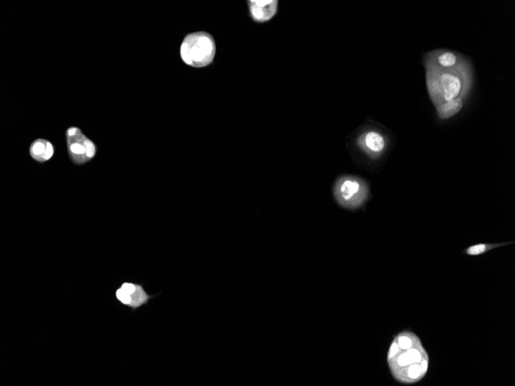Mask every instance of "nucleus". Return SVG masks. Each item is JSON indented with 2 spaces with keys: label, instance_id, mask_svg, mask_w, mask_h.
<instances>
[{
  "label": "nucleus",
  "instance_id": "12",
  "mask_svg": "<svg viewBox=\"0 0 515 386\" xmlns=\"http://www.w3.org/2000/svg\"><path fill=\"white\" fill-rule=\"evenodd\" d=\"M506 244H495V245H490V244H478V245H472L468 248L465 249V254L470 255V256H478L483 254H485L486 252L492 250V249L503 246Z\"/></svg>",
  "mask_w": 515,
  "mask_h": 386
},
{
  "label": "nucleus",
  "instance_id": "7",
  "mask_svg": "<svg viewBox=\"0 0 515 386\" xmlns=\"http://www.w3.org/2000/svg\"><path fill=\"white\" fill-rule=\"evenodd\" d=\"M248 3L251 18L255 22L269 21L277 13L278 1L276 0H252Z\"/></svg>",
  "mask_w": 515,
  "mask_h": 386
},
{
  "label": "nucleus",
  "instance_id": "5",
  "mask_svg": "<svg viewBox=\"0 0 515 386\" xmlns=\"http://www.w3.org/2000/svg\"><path fill=\"white\" fill-rule=\"evenodd\" d=\"M158 295L159 294L149 295L142 284L127 283V281L120 285L115 292L116 300L132 311L144 307Z\"/></svg>",
  "mask_w": 515,
  "mask_h": 386
},
{
  "label": "nucleus",
  "instance_id": "2",
  "mask_svg": "<svg viewBox=\"0 0 515 386\" xmlns=\"http://www.w3.org/2000/svg\"><path fill=\"white\" fill-rule=\"evenodd\" d=\"M426 87L434 107L457 99L468 98L473 86L471 63L461 67L440 70L425 68Z\"/></svg>",
  "mask_w": 515,
  "mask_h": 386
},
{
  "label": "nucleus",
  "instance_id": "4",
  "mask_svg": "<svg viewBox=\"0 0 515 386\" xmlns=\"http://www.w3.org/2000/svg\"><path fill=\"white\" fill-rule=\"evenodd\" d=\"M66 141L69 157L75 165L90 162L96 154L95 143L87 136L82 129L70 127L66 131Z\"/></svg>",
  "mask_w": 515,
  "mask_h": 386
},
{
  "label": "nucleus",
  "instance_id": "8",
  "mask_svg": "<svg viewBox=\"0 0 515 386\" xmlns=\"http://www.w3.org/2000/svg\"><path fill=\"white\" fill-rule=\"evenodd\" d=\"M32 159L39 164L49 162L54 155L53 144L46 139H38L30 144L29 148Z\"/></svg>",
  "mask_w": 515,
  "mask_h": 386
},
{
  "label": "nucleus",
  "instance_id": "3",
  "mask_svg": "<svg viewBox=\"0 0 515 386\" xmlns=\"http://www.w3.org/2000/svg\"><path fill=\"white\" fill-rule=\"evenodd\" d=\"M213 37L205 32L188 35L181 46L182 60L191 67H204L212 63L215 55Z\"/></svg>",
  "mask_w": 515,
  "mask_h": 386
},
{
  "label": "nucleus",
  "instance_id": "9",
  "mask_svg": "<svg viewBox=\"0 0 515 386\" xmlns=\"http://www.w3.org/2000/svg\"><path fill=\"white\" fill-rule=\"evenodd\" d=\"M360 146L370 154H381L386 148V140L383 136L376 131H368L362 135L359 139Z\"/></svg>",
  "mask_w": 515,
  "mask_h": 386
},
{
  "label": "nucleus",
  "instance_id": "6",
  "mask_svg": "<svg viewBox=\"0 0 515 386\" xmlns=\"http://www.w3.org/2000/svg\"><path fill=\"white\" fill-rule=\"evenodd\" d=\"M469 60L463 55L447 51L437 50L429 52L424 56L425 68L450 70L461 67L469 63Z\"/></svg>",
  "mask_w": 515,
  "mask_h": 386
},
{
  "label": "nucleus",
  "instance_id": "1",
  "mask_svg": "<svg viewBox=\"0 0 515 386\" xmlns=\"http://www.w3.org/2000/svg\"><path fill=\"white\" fill-rule=\"evenodd\" d=\"M429 361L428 352L414 333L402 332L393 340L388 363L398 382L407 385L419 382L428 372Z\"/></svg>",
  "mask_w": 515,
  "mask_h": 386
},
{
  "label": "nucleus",
  "instance_id": "10",
  "mask_svg": "<svg viewBox=\"0 0 515 386\" xmlns=\"http://www.w3.org/2000/svg\"><path fill=\"white\" fill-rule=\"evenodd\" d=\"M364 185L356 180L348 179L342 181L340 186V193L343 202L350 204H357L359 196L364 194Z\"/></svg>",
  "mask_w": 515,
  "mask_h": 386
},
{
  "label": "nucleus",
  "instance_id": "11",
  "mask_svg": "<svg viewBox=\"0 0 515 386\" xmlns=\"http://www.w3.org/2000/svg\"><path fill=\"white\" fill-rule=\"evenodd\" d=\"M464 101L457 99L439 104L435 107L437 115L440 120H447L455 116L463 108Z\"/></svg>",
  "mask_w": 515,
  "mask_h": 386
}]
</instances>
